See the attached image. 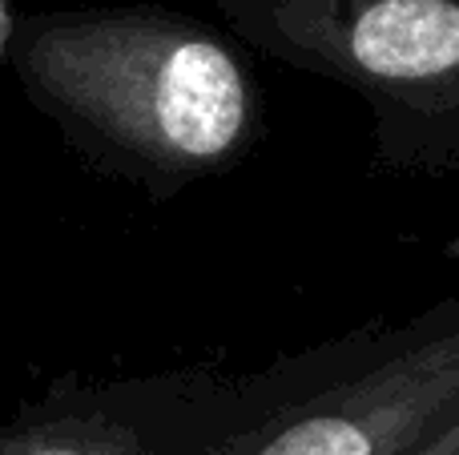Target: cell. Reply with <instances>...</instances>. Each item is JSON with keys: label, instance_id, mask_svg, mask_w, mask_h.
Here are the masks:
<instances>
[{"label": "cell", "instance_id": "6da1fadb", "mask_svg": "<svg viewBox=\"0 0 459 455\" xmlns=\"http://www.w3.org/2000/svg\"><path fill=\"white\" fill-rule=\"evenodd\" d=\"M8 64L93 166L166 202L242 166L262 137L246 56L166 8H69L21 21Z\"/></svg>", "mask_w": 459, "mask_h": 455}, {"label": "cell", "instance_id": "7a4b0ae2", "mask_svg": "<svg viewBox=\"0 0 459 455\" xmlns=\"http://www.w3.org/2000/svg\"><path fill=\"white\" fill-rule=\"evenodd\" d=\"M246 45L347 85L383 174L459 169V0H222Z\"/></svg>", "mask_w": 459, "mask_h": 455}, {"label": "cell", "instance_id": "3957f363", "mask_svg": "<svg viewBox=\"0 0 459 455\" xmlns=\"http://www.w3.org/2000/svg\"><path fill=\"white\" fill-rule=\"evenodd\" d=\"M459 416V298L367 322L315 379L198 455H407Z\"/></svg>", "mask_w": 459, "mask_h": 455}, {"label": "cell", "instance_id": "277c9868", "mask_svg": "<svg viewBox=\"0 0 459 455\" xmlns=\"http://www.w3.org/2000/svg\"><path fill=\"white\" fill-rule=\"evenodd\" d=\"M16 440H21V448H16L13 455H81V451H73L69 443H61L48 432H40V427H24Z\"/></svg>", "mask_w": 459, "mask_h": 455}, {"label": "cell", "instance_id": "5b68a950", "mask_svg": "<svg viewBox=\"0 0 459 455\" xmlns=\"http://www.w3.org/2000/svg\"><path fill=\"white\" fill-rule=\"evenodd\" d=\"M407 455H459V416L447 427H439L431 440H423L420 448H411Z\"/></svg>", "mask_w": 459, "mask_h": 455}, {"label": "cell", "instance_id": "8992f818", "mask_svg": "<svg viewBox=\"0 0 459 455\" xmlns=\"http://www.w3.org/2000/svg\"><path fill=\"white\" fill-rule=\"evenodd\" d=\"M13 29H16L13 8H8V0H0V61L8 56V40H13Z\"/></svg>", "mask_w": 459, "mask_h": 455}, {"label": "cell", "instance_id": "52a82bcc", "mask_svg": "<svg viewBox=\"0 0 459 455\" xmlns=\"http://www.w3.org/2000/svg\"><path fill=\"white\" fill-rule=\"evenodd\" d=\"M210 4H214V8H218V4H222V0H210Z\"/></svg>", "mask_w": 459, "mask_h": 455}]
</instances>
